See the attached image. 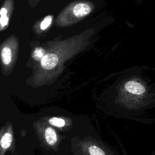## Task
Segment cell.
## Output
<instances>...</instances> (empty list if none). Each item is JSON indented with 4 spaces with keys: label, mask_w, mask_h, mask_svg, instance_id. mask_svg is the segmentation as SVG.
<instances>
[{
    "label": "cell",
    "mask_w": 155,
    "mask_h": 155,
    "mask_svg": "<svg viewBox=\"0 0 155 155\" xmlns=\"http://www.w3.org/2000/svg\"><path fill=\"white\" fill-rule=\"evenodd\" d=\"M44 54H45L44 50L39 48V49H36L35 51V53H34L33 57L36 59H41L42 58V57L44 56Z\"/></svg>",
    "instance_id": "obj_9"
},
{
    "label": "cell",
    "mask_w": 155,
    "mask_h": 155,
    "mask_svg": "<svg viewBox=\"0 0 155 155\" xmlns=\"http://www.w3.org/2000/svg\"><path fill=\"white\" fill-rule=\"evenodd\" d=\"M49 123L58 127H62L65 124V122L64 119L58 117H51L49 119Z\"/></svg>",
    "instance_id": "obj_6"
},
{
    "label": "cell",
    "mask_w": 155,
    "mask_h": 155,
    "mask_svg": "<svg viewBox=\"0 0 155 155\" xmlns=\"http://www.w3.org/2000/svg\"><path fill=\"white\" fill-rule=\"evenodd\" d=\"M52 21V16L50 15H48L47 16H46L44 20L42 21V22L41 23L40 25V28L42 30H45L46 28H47L51 24Z\"/></svg>",
    "instance_id": "obj_8"
},
{
    "label": "cell",
    "mask_w": 155,
    "mask_h": 155,
    "mask_svg": "<svg viewBox=\"0 0 155 155\" xmlns=\"http://www.w3.org/2000/svg\"><path fill=\"white\" fill-rule=\"evenodd\" d=\"M88 151L90 155H105L102 149L95 145L90 146L88 148Z\"/></svg>",
    "instance_id": "obj_7"
},
{
    "label": "cell",
    "mask_w": 155,
    "mask_h": 155,
    "mask_svg": "<svg viewBox=\"0 0 155 155\" xmlns=\"http://www.w3.org/2000/svg\"><path fill=\"white\" fill-rule=\"evenodd\" d=\"M45 137L47 142L51 145H54L57 141V136L54 130L51 127H48L45 131Z\"/></svg>",
    "instance_id": "obj_4"
},
{
    "label": "cell",
    "mask_w": 155,
    "mask_h": 155,
    "mask_svg": "<svg viewBox=\"0 0 155 155\" xmlns=\"http://www.w3.org/2000/svg\"><path fill=\"white\" fill-rule=\"evenodd\" d=\"M93 9V5L88 2L80 1L70 5L62 12L56 21L59 25L66 26L82 19L90 14Z\"/></svg>",
    "instance_id": "obj_1"
},
{
    "label": "cell",
    "mask_w": 155,
    "mask_h": 155,
    "mask_svg": "<svg viewBox=\"0 0 155 155\" xmlns=\"http://www.w3.org/2000/svg\"><path fill=\"white\" fill-rule=\"evenodd\" d=\"M12 142V136L9 133H5L1 139V146L3 149L8 148Z\"/></svg>",
    "instance_id": "obj_5"
},
{
    "label": "cell",
    "mask_w": 155,
    "mask_h": 155,
    "mask_svg": "<svg viewBox=\"0 0 155 155\" xmlns=\"http://www.w3.org/2000/svg\"><path fill=\"white\" fill-rule=\"evenodd\" d=\"M12 4L13 0H6L5 4L1 9L0 22L1 30L5 28L8 25L9 21V15L10 13V12L8 11V10L12 8Z\"/></svg>",
    "instance_id": "obj_3"
},
{
    "label": "cell",
    "mask_w": 155,
    "mask_h": 155,
    "mask_svg": "<svg viewBox=\"0 0 155 155\" xmlns=\"http://www.w3.org/2000/svg\"><path fill=\"white\" fill-rule=\"evenodd\" d=\"M150 155H155V150L151 153V154Z\"/></svg>",
    "instance_id": "obj_10"
},
{
    "label": "cell",
    "mask_w": 155,
    "mask_h": 155,
    "mask_svg": "<svg viewBox=\"0 0 155 155\" xmlns=\"http://www.w3.org/2000/svg\"><path fill=\"white\" fill-rule=\"evenodd\" d=\"M18 40L15 36L8 38L3 44L1 48V59L2 63L5 65H9L12 61L13 56V51L16 48Z\"/></svg>",
    "instance_id": "obj_2"
}]
</instances>
